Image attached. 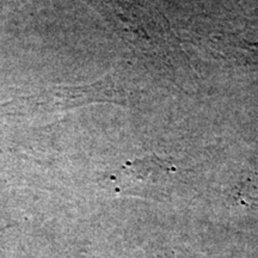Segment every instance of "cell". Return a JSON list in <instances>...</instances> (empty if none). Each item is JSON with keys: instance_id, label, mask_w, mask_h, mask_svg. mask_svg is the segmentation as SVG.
I'll return each instance as SVG.
<instances>
[{"instance_id": "cell-1", "label": "cell", "mask_w": 258, "mask_h": 258, "mask_svg": "<svg viewBox=\"0 0 258 258\" xmlns=\"http://www.w3.org/2000/svg\"><path fill=\"white\" fill-rule=\"evenodd\" d=\"M96 102L124 104L125 97L117 88L114 80L106 77L91 85L77 86V88L76 86L55 88L50 91L27 97L25 99L19 98L15 102L0 104V116L12 114L21 115L23 111L25 114H30L32 111L37 112L38 108H43L47 111L70 109Z\"/></svg>"}, {"instance_id": "cell-2", "label": "cell", "mask_w": 258, "mask_h": 258, "mask_svg": "<svg viewBox=\"0 0 258 258\" xmlns=\"http://www.w3.org/2000/svg\"><path fill=\"white\" fill-rule=\"evenodd\" d=\"M175 167L156 156L125 164L115 173L116 191L141 198H163L171 188Z\"/></svg>"}]
</instances>
